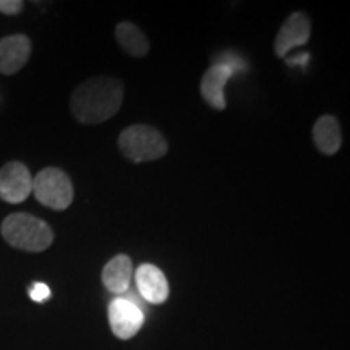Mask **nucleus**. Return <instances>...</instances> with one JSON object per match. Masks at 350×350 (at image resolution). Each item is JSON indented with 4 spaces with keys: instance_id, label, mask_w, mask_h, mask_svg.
Instances as JSON below:
<instances>
[{
    "instance_id": "1",
    "label": "nucleus",
    "mask_w": 350,
    "mask_h": 350,
    "mask_svg": "<svg viewBox=\"0 0 350 350\" xmlns=\"http://www.w3.org/2000/svg\"><path fill=\"white\" fill-rule=\"evenodd\" d=\"M124 85L113 77H94L75 88L70 98L73 117L86 125L103 124L120 111Z\"/></svg>"
},
{
    "instance_id": "2",
    "label": "nucleus",
    "mask_w": 350,
    "mask_h": 350,
    "mask_svg": "<svg viewBox=\"0 0 350 350\" xmlns=\"http://www.w3.org/2000/svg\"><path fill=\"white\" fill-rule=\"evenodd\" d=\"M0 234L10 247L28 253L46 252L54 242L51 226L28 213L8 214L0 226Z\"/></svg>"
},
{
    "instance_id": "3",
    "label": "nucleus",
    "mask_w": 350,
    "mask_h": 350,
    "mask_svg": "<svg viewBox=\"0 0 350 350\" xmlns=\"http://www.w3.org/2000/svg\"><path fill=\"white\" fill-rule=\"evenodd\" d=\"M119 150L131 163H150L167 154V142L154 126L137 124L125 129L119 137Z\"/></svg>"
},
{
    "instance_id": "4",
    "label": "nucleus",
    "mask_w": 350,
    "mask_h": 350,
    "mask_svg": "<svg viewBox=\"0 0 350 350\" xmlns=\"http://www.w3.org/2000/svg\"><path fill=\"white\" fill-rule=\"evenodd\" d=\"M33 193L42 206L64 211L72 204L73 183L62 169L46 167L33 177Z\"/></svg>"
},
{
    "instance_id": "5",
    "label": "nucleus",
    "mask_w": 350,
    "mask_h": 350,
    "mask_svg": "<svg viewBox=\"0 0 350 350\" xmlns=\"http://www.w3.org/2000/svg\"><path fill=\"white\" fill-rule=\"evenodd\" d=\"M33 193V175L20 161H10L0 167V200L18 204Z\"/></svg>"
},
{
    "instance_id": "6",
    "label": "nucleus",
    "mask_w": 350,
    "mask_h": 350,
    "mask_svg": "<svg viewBox=\"0 0 350 350\" xmlns=\"http://www.w3.org/2000/svg\"><path fill=\"white\" fill-rule=\"evenodd\" d=\"M109 325L116 338L122 340L131 339L138 334L144 323L142 308L125 297H117L107 306Z\"/></svg>"
},
{
    "instance_id": "7",
    "label": "nucleus",
    "mask_w": 350,
    "mask_h": 350,
    "mask_svg": "<svg viewBox=\"0 0 350 350\" xmlns=\"http://www.w3.org/2000/svg\"><path fill=\"white\" fill-rule=\"evenodd\" d=\"M310 33H312V25L308 16L301 12L292 13L279 28L274 41V54L279 59H284L292 49L305 46L310 39Z\"/></svg>"
},
{
    "instance_id": "8",
    "label": "nucleus",
    "mask_w": 350,
    "mask_h": 350,
    "mask_svg": "<svg viewBox=\"0 0 350 350\" xmlns=\"http://www.w3.org/2000/svg\"><path fill=\"white\" fill-rule=\"evenodd\" d=\"M235 70L226 62H216L206 70L200 83V93L206 100L209 107L214 111H224L226 109V96L224 88L229 78L234 75Z\"/></svg>"
},
{
    "instance_id": "9",
    "label": "nucleus",
    "mask_w": 350,
    "mask_h": 350,
    "mask_svg": "<svg viewBox=\"0 0 350 350\" xmlns=\"http://www.w3.org/2000/svg\"><path fill=\"white\" fill-rule=\"evenodd\" d=\"M31 55V39L26 34H12L0 39V73L15 75Z\"/></svg>"
},
{
    "instance_id": "10",
    "label": "nucleus",
    "mask_w": 350,
    "mask_h": 350,
    "mask_svg": "<svg viewBox=\"0 0 350 350\" xmlns=\"http://www.w3.org/2000/svg\"><path fill=\"white\" fill-rule=\"evenodd\" d=\"M135 281H137L139 295L150 304L161 305L167 300L169 282L157 266L150 265V262L138 266L137 273H135Z\"/></svg>"
},
{
    "instance_id": "11",
    "label": "nucleus",
    "mask_w": 350,
    "mask_h": 350,
    "mask_svg": "<svg viewBox=\"0 0 350 350\" xmlns=\"http://www.w3.org/2000/svg\"><path fill=\"white\" fill-rule=\"evenodd\" d=\"M131 278H133V262L124 253L113 256L103 269V284L112 294H124L129 291Z\"/></svg>"
},
{
    "instance_id": "12",
    "label": "nucleus",
    "mask_w": 350,
    "mask_h": 350,
    "mask_svg": "<svg viewBox=\"0 0 350 350\" xmlns=\"http://www.w3.org/2000/svg\"><path fill=\"white\" fill-rule=\"evenodd\" d=\"M313 143L319 152L326 156L336 154L342 144L339 120L334 116H323L313 126Z\"/></svg>"
},
{
    "instance_id": "13",
    "label": "nucleus",
    "mask_w": 350,
    "mask_h": 350,
    "mask_svg": "<svg viewBox=\"0 0 350 350\" xmlns=\"http://www.w3.org/2000/svg\"><path fill=\"white\" fill-rule=\"evenodd\" d=\"M116 39L120 49L135 59H142L150 52V41H148L146 34L131 21H122L117 25Z\"/></svg>"
},
{
    "instance_id": "14",
    "label": "nucleus",
    "mask_w": 350,
    "mask_h": 350,
    "mask_svg": "<svg viewBox=\"0 0 350 350\" xmlns=\"http://www.w3.org/2000/svg\"><path fill=\"white\" fill-rule=\"evenodd\" d=\"M29 297H31V300L41 304V301L47 300L51 297V288L47 284L36 282V284H33L31 288H29Z\"/></svg>"
},
{
    "instance_id": "15",
    "label": "nucleus",
    "mask_w": 350,
    "mask_h": 350,
    "mask_svg": "<svg viewBox=\"0 0 350 350\" xmlns=\"http://www.w3.org/2000/svg\"><path fill=\"white\" fill-rule=\"evenodd\" d=\"M25 3L21 0H0V13L3 15H18L23 12Z\"/></svg>"
},
{
    "instance_id": "16",
    "label": "nucleus",
    "mask_w": 350,
    "mask_h": 350,
    "mask_svg": "<svg viewBox=\"0 0 350 350\" xmlns=\"http://www.w3.org/2000/svg\"><path fill=\"white\" fill-rule=\"evenodd\" d=\"M306 60H308V54H300V55H295L292 60H287L288 65H305Z\"/></svg>"
}]
</instances>
